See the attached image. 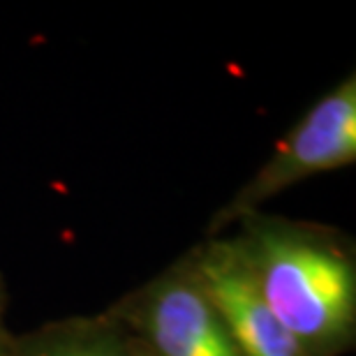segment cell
Segmentation results:
<instances>
[{
  "mask_svg": "<svg viewBox=\"0 0 356 356\" xmlns=\"http://www.w3.org/2000/svg\"><path fill=\"white\" fill-rule=\"evenodd\" d=\"M259 294L308 356L347 338L354 324V266L308 234L261 229L238 248Z\"/></svg>",
  "mask_w": 356,
  "mask_h": 356,
  "instance_id": "cell-1",
  "label": "cell"
},
{
  "mask_svg": "<svg viewBox=\"0 0 356 356\" xmlns=\"http://www.w3.org/2000/svg\"><path fill=\"white\" fill-rule=\"evenodd\" d=\"M356 158V83L354 76L319 99L284 137L259 174L234 199L227 216L252 211L303 178L329 172Z\"/></svg>",
  "mask_w": 356,
  "mask_h": 356,
  "instance_id": "cell-2",
  "label": "cell"
},
{
  "mask_svg": "<svg viewBox=\"0 0 356 356\" xmlns=\"http://www.w3.org/2000/svg\"><path fill=\"white\" fill-rule=\"evenodd\" d=\"M195 280L216 305L241 356H308L266 305L238 248L209 250L199 261Z\"/></svg>",
  "mask_w": 356,
  "mask_h": 356,
  "instance_id": "cell-3",
  "label": "cell"
},
{
  "mask_svg": "<svg viewBox=\"0 0 356 356\" xmlns=\"http://www.w3.org/2000/svg\"><path fill=\"white\" fill-rule=\"evenodd\" d=\"M146 326L158 356H241L195 275L155 289Z\"/></svg>",
  "mask_w": 356,
  "mask_h": 356,
  "instance_id": "cell-4",
  "label": "cell"
},
{
  "mask_svg": "<svg viewBox=\"0 0 356 356\" xmlns=\"http://www.w3.org/2000/svg\"><path fill=\"white\" fill-rule=\"evenodd\" d=\"M44 356H120L113 345L106 340H74V343L58 345Z\"/></svg>",
  "mask_w": 356,
  "mask_h": 356,
  "instance_id": "cell-5",
  "label": "cell"
}]
</instances>
